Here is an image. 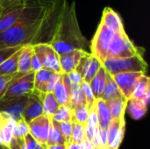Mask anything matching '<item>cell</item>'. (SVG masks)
<instances>
[{"mask_svg":"<svg viewBox=\"0 0 150 149\" xmlns=\"http://www.w3.org/2000/svg\"><path fill=\"white\" fill-rule=\"evenodd\" d=\"M67 0H53L40 18L22 21L0 32V49L50 44Z\"/></svg>","mask_w":150,"mask_h":149,"instance_id":"cell-1","label":"cell"},{"mask_svg":"<svg viewBox=\"0 0 150 149\" xmlns=\"http://www.w3.org/2000/svg\"><path fill=\"white\" fill-rule=\"evenodd\" d=\"M90 44L91 42L83 36L80 29L76 2L67 3L50 45L60 55L74 50L87 52Z\"/></svg>","mask_w":150,"mask_h":149,"instance_id":"cell-2","label":"cell"},{"mask_svg":"<svg viewBox=\"0 0 150 149\" xmlns=\"http://www.w3.org/2000/svg\"><path fill=\"white\" fill-rule=\"evenodd\" d=\"M106 72L112 76L127 72H142L146 73L148 63L143 55H134L127 58L106 59L102 62Z\"/></svg>","mask_w":150,"mask_h":149,"instance_id":"cell-3","label":"cell"},{"mask_svg":"<svg viewBox=\"0 0 150 149\" xmlns=\"http://www.w3.org/2000/svg\"><path fill=\"white\" fill-rule=\"evenodd\" d=\"M144 49L136 46L123 30L115 32L110 45L106 59L127 58L134 55H143Z\"/></svg>","mask_w":150,"mask_h":149,"instance_id":"cell-4","label":"cell"},{"mask_svg":"<svg viewBox=\"0 0 150 149\" xmlns=\"http://www.w3.org/2000/svg\"><path fill=\"white\" fill-rule=\"evenodd\" d=\"M114 33L115 32L100 22L95 35L92 38V40L90 44L91 54L99 60L101 63L107 58V53Z\"/></svg>","mask_w":150,"mask_h":149,"instance_id":"cell-5","label":"cell"},{"mask_svg":"<svg viewBox=\"0 0 150 149\" xmlns=\"http://www.w3.org/2000/svg\"><path fill=\"white\" fill-rule=\"evenodd\" d=\"M34 72L31 71L22 76H18L16 73L3 98L32 94L34 90Z\"/></svg>","mask_w":150,"mask_h":149,"instance_id":"cell-6","label":"cell"},{"mask_svg":"<svg viewBox=\"0 0 150 149\" xmlns=\"http://www.w3.org/2000/svg\"><path fill=\"white\" fill-rule=\"evenodd\" d=\"M33 49L44 68L54 73H62L59 54L50 44H38L33 46Z\"/></svg>","mask_w":150,"mask_h":149,"instance_id":"cell-7","label":"cell"},{"mask_svg":"<svg viewBox=\"0 0 150 149\" xmlns=\"http://www.w3.org/2000/svg\"><path fill=\"white\" fill-rule=\"evenodd\" d=\"M30 95L2 98L0 100V112L9 115L15 122L22 118V113L28 103Z\"/></svg>","mask_w":150,"mask_h":149,"instance_id":"cell-8","label":"cell"},{"mask_svg":"<svg viewBox=\"0 0 150 149\" xmlns=\"http://www.w3.org/2000/svg\"><path fill=\"white\" fill-rule=\"evenodd\" d=\"M146 73L142 72H127L117 74L112 76L120 91L126 99H130L133 91L140 80V78Z\"/></svg>","mask_w":150,"mask_h":149,"instance_id":"cell-9","label":"cell"},{"mask_svg":"<svg viewBox=\"0 0 150 149\" xmlns=\"http://www.w3.org/2000/svg\"><path fill=\"white\" fill-rule=\"evenodd\" d=\"M50 121L51 119L47 118L43 114L27 124L29 127V133L38 143L47 145Z\"/></svg>","mask_w":150,"mask_h":149,"instance_id":"cell-10","label":"cell"},{"mask_svg":"<svg viewBox=\"0 0 150 149\" xmlns=\"http://www.w3.org/2000/svg\"><path fill=\"white\" fill-rule=\"evenodd\" d=\"M126 130L125 117L112 119L107 129V147L111 149H119L124 139Z\"/></svg>","mask_w":150,"mask_h":149,"instance_id":"cell-11","label":"cell"},{"mask_svg":"<svg viewBox=\"0 0 150 149\" xmlns=\"http://www.w3.org/2000/svg\"><path fill=\"white\" fill-rule=\"evenodd\" d=\"M41 94L39 91L33 90V93L30 94L28 103L22 113V119L25 123H30L36 118L43 115V108L41 103Z\"/></svg>","mask_w":150,"mask_h":149,"instance_id":"cell-12","label":"cell"},{"mask_svg":"<svg viewBox=\"0 0 150 149\" xmlns=\"http://www.w3.org/2000/svg\"><path fill=\"white\" fill-rule=\"evenodd\" d=\"M88 52L83 50H74L63 54L59 55V61L62 73L69 74L76 70L80 60L87 54Z\"/></svg>","mask_w":150,"mask_h":149,"instance_id":"cell-13","label":"cell"},{"mask_svg":"<svg viewBox=\"0 0 150 149\" xmlns=\"http://www.w3.org/2000/svg\"><path fill=\"white\" fill-rule=\"evenodd\" d=\"M100 22L113 32H119L125 30L121 17L110 7H105L104 9Z\"/></svg>","mask_w":150,"mask_h":149,"instance_id":"cell-14","label":"cell"},{"mask_svg":"<svg viewBox=\"0 0 150 149\" xmlns=\"http://www.w3.org/2000/svg\"><path fill=\"white\" fill-rule=\"evenodd\" d=\"M16 122L7 114L0 112V126H1V142L2 145L9 147L13 138V131Z\"/></svg>","mask_w":150,"mask_h":149,"instance_id":"cell-15","label":"cell"},{"mask_svg":"<svg viewBox=\"0 0 150 149\" xmlns=\"http://www.w3.org/2000/svg\"><path fill=\"white\" fill-rule=\"evenodd\" d=\"M33 55V46H25L22 47L18 61L17 75L18 76H22L31 72V60Z\"/></svg>","mask_w":150,"mask_h":149,"instance_id":"cell-16","label":"cell"},{"mask_svg":"<svg viewBox=\"0 0 150 149\" xmlns=\"http://www.w3.org/2000/svg\"><path fill=\"white\" fill-rule=\"evenodd\" d=\"M148 105L149 103L144 100L130 98L127 100L126 111H127L132 119L138 120L145 116L148 110Z\"/></svg>","mask_w":150,"mask_h":149,"instance_id":"cell-17","label":"cell"},{"mask_svg":"<svg viewBox=\"0 0 150 149\" xmlns=\"http://www.w3.org/2000/svg\"><path fill=\"white\" fill-rule=\"evenodd\" d=\"M105 104L109 110L112 119H116L125 117L127 99H126L124 97H120L106 101Z\"/></svg>","mask_w":150,"mask_h":149,"instance_id":"cell-18","label":"cell"},{"mask_svg":"<svg viewBox=\"0 0 150 149\" xmlns=\"http://www.w3.org/2000/svg\"><path fill=\"white\" fill-rule=\"evenodd\" d=\"M150 97V78L144 74L138 81L131 98L142 99L149 103Z\"/></svg>","mask_w":150,"mask_h":149,"instance_id":"cell-19","label":"cell"},{"mask_svg":"<svg viewBox=\"0 0 150 149\" xmlns=\"http://www.w3.org/2000/svg\"><path fill=\"white\" fill-rule=\"evenodd\" d=\"M106 74L107 72L102 65V67L100 68L97 75L92 78V80L89 83L96 100H98L101 98V96L105 88V84Z\"/></svg>","mask_w":150,"mask_h":149,"instance_id":"cell-20","label":"cell"},{"mask_svg":"<svg viewBox=\"0 0 150 149\" xmlns=\"http://www.w3.org/2000/svg\"><path fill=\"white\" fill-rule=\"evenodd\" d=\"M52 72L46 68H41L40 70L35 72L34 74V90L40 93L47 92V84L51 79L53 74Z\"/></svg>","mask_w":150,"mask_h":149,"instance_id":"cell-21","label":"cell"},{"mask_svg":"<svg viewBox=\"0 0 150 149\" xmlns=\"http://www.w3.org/2000/svg\"><path fill=\"white\" fill-rule=\"evenodd\" d=\"M96 109H97V114L98 119V128L103 130H107L112 122V117L110 115L105 102L103 101L102 99L97 100Z\"/></svg>","mask_w":150,"mask_h":149,"instance_id":"cell-22","label":"cell"},{"mask_svg":"<svg viewBox=\"0 0 150 149\" xmlns=\"http://www.w3.org/2000/svg\"><path fill=\"white\" fill-rule=\"evenodd\" d=\"M123 97V95L120 91L112 76L107 73L105 88H104V90H103L100 99L106 102V101H109V100H112V99H114L117 97Z\"/></svg>","mask_w":150,"mask_h":149,"instance_id":"cell-23","label":"cell"},{"mask_svg":"<svg viewBox=\"0 0 150 149\" xmlns=\"http://www.w3.org/2000/svg\"><path fill=\"white\" fill-rule=\"evenodd\" d=\"M41 103L43 108V114L49 119L54 115L59 108V104L57 103L54 94L52 92H47L41 94Z\"/></svg>","mask_w":150,"mask_h":149,"instance_id":"cell-24","label":"cell"},{"mask_svg":"<svg viewBox=\"0 0 150 149\" xmlns=\"http://www.w3.org/2000/svg\"><path fill=\"white\" fill-rule=\"evenodd\" d=\"M21 49L22 48H20L18 51H17L15 54H13L11 57H9L7 60H5L0 65V76H12L17 73L18 61V57H19Z\"/></svg>","mask_w":150,"mask_h":149,"instance_id":"cell-25","label":"cell"},{"mask_svg":"<svg viewBox=\"0 0 150 149\" xmlns=\"http://www.w3.org/2000/svg\"><path fill=\"white\" fill-rule=\"evenodd\" d=\"M52 93L54 94L59 105H65V106L70 107V105H69V93L70 92L64 86L62 83V76L60 79L58 80V82L56 83Z\"/></svg>","mask_w":150,"mask_h":149,"instance_id":"cell-26","label":"cell"},{"mask_svg":"<svg viewBox=\"0 0 150 149\" xmlns=\"http://www.w3.org/2000/svg\"><path fill=\"white\" fill-rule=\"evenodd\" d=\"M69 105L71 109L77 106H87L86 99L81 85L72 84L69 93Z\"/></svg>","mask_w":150,"mask_h":149,"instance_id":"cell-27","label":"cell"},{"mask_svg":"<svg viewBox=\"0 0 150 149\" xmlns=\"http://www.w3.org/2000/svg\"><path fill=\"white\" fill-rule=\"evenodd\" d=\"M51 145H66L65 140L58 127L57 122L51 119L50 121V127L48 133V138L47 146Z\"/></svg>","mask_w":150,"mask_h":149,"instance_id":"cell-28","label":"cell"},{"mask_svg":"<svg viewBox=\"0 0 150 149\" xmlns=\"http://www.w3.org/2000/svg\"><path fill=\"white\" fill-rule=\"evenodd\" d=\"M90 111L87 106H77L71 109V122L85 126L88 122Z\"/></svg>","mask_w":150,"mask_h":149,"instance_id":"cell-29","label":"cell"},{"mask_svg":"<svg viewBox=\"0 0 150 149\" xmlns=\"http://www.w3.org/2000/svg\"><path fill=\"white\" fill-rule=\"evenodd\" d=\"M102 67V63L99 60H98L95 56L92 55L91 57V63L88 67L87 72L83 77V82L90 83L91 81L92 80V78L97 75V73L98 72V70L100 69V68Z\"/></svg>","mask_w":150,"mask_h":149,"instance_id":"cell-30","label":"cell"},{"mask_svg":"<svg viewBox=\"0 0 150 149\" xmlns=\"http://www.w3.org/2000/svg\"><path fill=\"white\" fill-rule=\"evenodd\" d=\"M51 119L57 123L71 121V108L69 106L60 105Z\"/></svg>","mask_w":150,"mask_h":149,"instance_id":"cell-31","label":"cell"},{"mask_svg":"<svg viewBox=\"0 0 150 149\" xmlns=\"http://www.w3.org/2000/svg\"><path fill=\"white\" fill-rule=\"evenodd\" d=\"M84 141H85L84 126L72 122L71 143H73V144H83Z\"/></svg>","mask_w":150,"mask_h":149,"instance_id":"cell-32","label":"cell"},{"mask_svg":"<svg viewBox=\"0 0 150 149\" xmlns=\"http://www.w3.org/2000/svg\"><path fill=\"white\" fill-rule=\"evenodd\" d=\"M28 133H29L28 125L21 118L15 124V127H14V131H13V138H15V139H24V137Z\"/></svg>","mask_w":150,"mask_h":149,"instance_id":"cell-33","label":"cell"},{"mask_svg":"<svg viewBox=\"0 0 150 149\" xmlns=\"http://www.w3.org/2000/svg\"><path fill=\"white\" fill-rule=\"evenodd\" d=\"M82 89H83V94H84V97H85V99H86V103H87V108L90 110H91L92 108H94L96 106V98L91 91V86L89 83L83 82L82 84Z\"/></svg>","mask_w":150,"mask_h":149,"instance_id":"cell-34","label":"cell"},{"mask_svg":"<svg viewBox=\"0 0 150 149\" xmlns=\"http://www.w3.org/2000/svg\"><path fill=\"white\" fill-rule=\"evenodd\" d=\"M58 127L65 140L66 146L71 143V135H72V122H62L57 123Z\"/></svg>","mask_w":150,"mask_h":149,"instance_id":"cell-35","label":"cell"},{"mask_svg":"<svg viewBox=\"0 0 150 149\" xmlns=\"http://www.w3.org/2000/svg\"><path fill=\"white\" fill-rule=\"evenodd\" d=\"M16 75V74H15ZM15 75L12 76H0V100L3 98V97L4 96L8 87L11 84V82L12 81V79L14 78Z\"/></svg>","mask_w":150,"mask_h":149,"instance_id":"cell-36","label":"cell"},{"mask_svg":"<svg viewBox=\"0 0 150 149\" xmlns=\"http://www.w3.org/2000/svg\"><path fill=\"white\" fill-rule=\"evenodd\" d=\"M23 47H11V48H4L0 49V65L7 60L9 57H11L13 54H15L17 51H18Z\"/></svg>","mask_w":150,"mask_h":149,"instance_id":"cell-37","label":"cell"},{"mask_svg":"<svg viewBox=\"0 0 150 149\" xmlns=\"http://www.w3.org/2000/svg\"><path fill=\"white\" fill-rule=\"evenodd\" d=\"M24 141H25V145L26 149H37V148L40 145V143H38L30 133L26 134L24 137Z\"/></svg>","mask_w":150,"mask_h":149,"instance_id":"cell-38","label":"cell"},{"mask_svg":"<svg viewBox=\"0 0 150 149\" xmlns=\"http://www.w3.org/2000/svg\"><path fill=\"white\" fill-rule=\"evenodd\" d=\"M67 75H68V76H69V78L72 84L81 85L83 83V79L82 76L76 70H74V71H72V72H70V73H69Z\"/></svg>","mask_w":150,"mask_h":149,"instance_id":"cell-39","label":"cell"},{"mask_svg":"<svg viewBox=\"0 0 150 149\" xmlns=\"http://www.w3.org/2000/svg\"><path fill=\"white\" fill-rule=\"evenodd\" d=\"M8 148L10 149H26L24 139H15V138L11 139Z\"/></svg>","mask_w":150,"mask_h":149,"instance_id":"cell-40","label":"cell"},{"mask_svg":"<svg viewBox=\"0 0 150 149\" xmlns=\"http://www.w3.org/2000/svg\"><path fill=\"white\" fill-rule=\"evenodd\" d=\"M41 68H43V67H42L40 60L37 58V56L33 53V55L32 60H31V71L35 73V72L40 70Z\"/></svg>","mask_w":150,"mask_h":149,"instance_id":"cell-41","label":"cell"},{"mask_svg":"<svg viewBox=\"0 0 150 149\" xmlns=\"http://www.w3.org/2000/svg\"><path fill=\"white\" fill-rule=\"evenodd\" d=\"M61 76H62V73H54L53 74V76L47 84V92H53V90H54L56 83L60 79Z\"/></svg>","mask_w":150,"mask_h":149,"instance_id":"cell-42","label":"cell"},{"mask_svg":"<svg viewBox=\"0 0 150 149\" xmlns=\"http://www.w3.org/2000/svg\"><path fill=\"white\" fill-rule=\"evenodd\" d=\"M99 140L102 147H107V130H103L98 128Z\"/></svg>","mask_w":150,"mask_h":149,"instance_id":"cell-43","label":"cell"},{"mask_svg":"<svg viewBox=\"0 0 150 149\" xmlns=\"http://www.w3.org/2000/svg\"><path fill=\"white\" fill-rule=\"evenodd\" d=\"M67 148L68 149H85V148H84L83 143V144H73V143H71V144H69V145H68V146H67Z\"/></svg>","mask_w":150,"mask_h":149,"instance_id":"cell-44","label":"cell"},{"mask_svg":"<svg viewBox=\"0 0 150 149\" xmlns=\"http://www.w3.org/2000/svg\"><path fill=\"white\" fill-rule=\"evenodd\" d=\"M47 149H68L66 145H51L47 146Z\"/></svg>","mask_w":150,"mask_h":149,"instance_id":"cell-45","label":"cell"},{"mask_svg":"<svg viewBox=\"0 0 150 149\" xmlns=\"http://www.w3.org/2000/svg\"><path fill=\"white\" fill-rule=\"evenodd\" d=\"M14 1V0H0V10L2 9V7H4L5 4H7L8 3Z\"/></svg>","mask_w":150,"mask_h":149,"instance_id":"cell-46","label":"cell"},{"mask_svg":"<svg viewBox=\"0 0 150 149\" xmlns=\"http://www.w3.org/2000/svg\"><path fill=\"white\" fill-rule=\"evenodd\" d=\"M37 149H47V145L40 144V145H39V147L37 148Z\"/></svg>","mask_w":150,"mask_h":149,"instance_id":"cell-47","label":"cell"},{"mask_svg":"<svg viewBox=\"0 0 150 149\" xmlns=\"http://www.w3.org/2000/svg\"><path fill=\"white\" fill-rule=\"evenodd\" d=\"M0 149H10L8 147H5V146H4V145H1L0 146Z\"/></svg>","mask_w":150,"mask_h":149,"instance_id":"cell-48","label":"cell"},{"mask_svg":"<svg viewBox=\"0 0 150 149\" xmlns=\"http://www.w3.org/2000/svg\"><path fill=\"white\" fill-rule=\"evenodd\" d=\"M98 149H111V148H109L108 147H101V148H98Z\"/></svg>","mask_w":150,"mask_h":149,"instance_id":"cell-49","label":"cell"},{"mask_svg":"<svg viewBox=\"0 0 150 149\" xmlns=\"http://www.w3.org/2000/svg\"><path fill=\"white\" fill-rule=\"evenodd\" d=\"M2 145V142H1V126H0V146Z\"/></svg>","mask_w":150,"mask_h":149,"instance_id":"cell-50","label":"cell"}]
</instances>
